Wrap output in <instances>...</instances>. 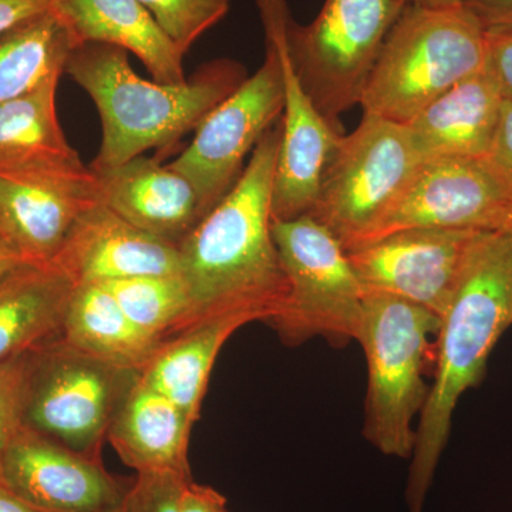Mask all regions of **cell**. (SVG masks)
I'll use <instances>...</instances> for the list:
<instances>
[{
	"mask_svg": "<svg viewBox=\"0 0 512 512\" xmlns=\"http://www.w3.org/2000/svg\"><path fill=\"white\" fill-rule=\"evenodd\" d=\"M281 126L262 136L228 194L178 245L194 325L222 316L269 323L288 298L272 237L271 192Z\"/></svg>",
	"mask_w": 512,
	"mask_h": 512,
	"instance_id": "6da1fadb",
	"label": "cell"
},
{
	"mask_svg": "<svg viewBox=\"0 0 512 512\" xmlns=\"http://www.w3.org/2000/svg\"><path fill=\"white\" fill-rule=\"evenodd\" d=\"M512 326V239L481 231L463 275L440 319L434 349V382L416 429L406 501L423 512L450 436L458 400L484 377L494 346Z\"/></svg>",
	"mask_w": 512,
	"mask_h": 512,
	"instance_id": "7a4b0ae2",
	"label": "cell"
},
{
	"mask_svg": "<svg viewBox=\"0 0 512 512\" xmlns=\"http://www.w3.org/2000/svg\"><path fill=\"white\" fill-rule=\"evenodd\" d=\"M64 74L92 97L99 111L101 144L93 170L173 146L247 79L241 64L220 59L184 83L150 82L134 72L126 50L92 42L74 47Z\"/></svg>",
	"mask_w": 512,
	"mask_h": 512,
	"instance_id": "3957f363",
	"label": "cell"
},
{
	"mask_svg": "<svg viewBox=\"0 0 512 512\" xmlns=\"http://www.w3.org/2000/svg\"><path fill=\"white\" fill-rule=\"evenodd\" d=\"M484 63L485 28L466 6H406L384 40L360 106L406 126Z\"/></svg>",
	"mask_w": 512,
	"mask_h": 512,
	"instance_id": "277c9868",
	"label": "cell"
},
{
	"mask_svg": "<svg viewBox=\"0 0 512 512\" xmlns=\"http://www.w3.org/2000/svg\"><path fill=\"white\" fill-rule=\"evenodd\" d=\"M440 318L400 298L365 293L362 345L367 360L366 440L384 456L412 458L416 446L414 419L429 397L427 367H434L430 336Z\"/></svg>",
	"mask_w": 512,
	"mask_h": 512,
	"instance_id": "5b68a950",
	"label": "cell"
},
{
	"mask_svg": "<svg viewBox=\"0 0 512 512\" xmlns=\"http://www.w3.org/2000/svg\"><path fill=\"white\" fill-rule=\"evenodd\" d=\"M272 237L289 288L284 308L269 322L282 343L323 338L342 348L359 342L365 289L338 238L311 215L272 221Z\"/></svg>",
	"mask_w": 512,
	"mask_h": 512,
	"instance_id": "8992f818",
	"label": "cell"
},
{
	"mask_svg": "<svg viewBox=\"0 0 512 512\" xmlns=\"http://www.w3.org/2000/svg\"><path fill=\"white\" fill-rule=\"evenodd\" d=\"M140 373L74 349L60 336L28 352L23 426L90 457Z\"/></svg>",
	"mask_w": 512,
	"mask_h": 512,
	"instance_id": "52a82bcc",
	"label": "cell"
},
{
	"mask_svg": "<svg viewBox=\"0 0 512 512\" xmlns=\"http://www.w3.org/2000/svg\"><path fill=\"white\" fill-rule=\"evenodd\" d=\"M420 161L406 126L363 114L340 140L308 215L349 251L366 241Z\"/></svg>",
	"mask_w": 512,
	"mask_h": 512,
	"instance_id": "ba28073f",
	"label": "cell"
},
{
	"mask_svg": "<svg viewBox=\"0 0 512 512\" xmlns=\"http://www.w3.org/2000/svg\"><path fill=\"white\" fill-rule=\"evenodd\" d=\"M406 8L400 0H325L311 25L289 23L293 63L320 113L339 116L360 104L390 29Z\"/></svg>",
	"mask_w": 512,
	"mask_h": 512,
	"instance_id": "9c48e42d",
	"label": "cell"
},
{
	"mask_svg": "<svg viewBox=\"0 0 512 512\" xmlns=\"http://www.w3.org/2000/svg\"><path fill=\"white\" fill-rule=\"evenodd\" d=\"M256 5L265 42L274 46L284 80L281 144L271 192L272 221L295 220L312 211L343 134L320 113L293 63L289 46L293 18L288 0H256Z\"/></svg>",
	"mask_w": 512,
	"mask_h": 512,
	"instance_id": "30bf717a",
	"label": "cell"
},
{
	"mask_svg": "<svg viewBox=\"0 0 512 512\" xmlns=\"http://www.w3.org/2000/svg\"><path fill=\"white\" fill-rule=\"evenodd\" d=\"M258 70L195 128L190 146L170 164L197 191L205 217L237 183L242 163L284 109L281 63L271 43Z\"/></svg>",
	"mask_w": 512,
	"mask_h": 512,
	"instance_id": "8fae6325",
	"label": "cell"
},
{
	"mask_svg": "<svg viewBox=\"0 0 512 512\" xmlns=\"http://www.w3.org/2000/svg\"><path fill=\"white\" fill-rule=\"evenodd\" d=\"M99 180L82 158L0 164V234L29 265H50L87 208Z\"/></svg>",
	"mask_w": 512,
	"mask_h": 512,
	"instance_id": "7c38bea8",
	"label": "cell"
},
{
	"mask_svg": "<svg viewBox=\"0 0 512 512\" xmlns=\"http://www.w3.org/2000/svg\"><path fill=\"white\" fill-rule=\"evenodd\" d=\"M511 207L487 158H424L365 242L410 228L498 231Z\"/></svg>",
	"mask_w": 512,
	"mask_h": 512,
	"instance_id": "4fadbf2b",
	"label": "cell"
},
{
	"mask_svg": "<svg viewBox=\"0 0 512 512\" xmlns=\"http://www.w3.org/2000/svg\"><path fill=\"white\" fill-rule=\"evenodd\" d=\"M480 232L402 229L346 252L365 293L403 299L441 319Z\"/></svg>",
	"mask_w": 512,
	"mask_h": 512,
	"instance_id": "5bb4252c",
	"label": "cell"
},
{
	"mask_svg": "<svg viewBox=\"0 0 512 512\" xmlns=\"http://www.w3.org/2000/svg\"><path fill=\"white\" fill-rule=\"evenodd\" d=\"M0 484L45 512H116L131 483L50 437L23 426L0 461Z\"/></svg>",
	"mask_w": 512,
	"mask_h": 512,
	"instance_id": "9a60e30c",
	"label": "cell"
},
{
	"mask_svg": "<svg viewBox=\"0 0 512 512\" xmlns=\"http://www.w3.org/2000/svg\"><path fill=\"white\" fill-rule=\"evenodd\" d=\"M53 264L74 285L180 274L177 245L153 237L97 202L67 235Z\"/></svg>",
	"mask_w": 512,
	"mask_h": 512,
	"instance_id": "2e32d148",
	"label": "cell"
},
{
	"mask_svg": "<svg viewBox=\"0 0 512 512\" xmlns=\"http://www.w3.org/2000/svg\"><path fill=\"white\" fill-rule=\"evenodd\" d=\"M93 171L101 204L153 237L178 247L205 218L190 181L157 158Z\"/></svg>",
	"mask_w": 512,
	"mask_h": 512,
	"instance_id": "e0dca14e",
	"label": "cell"
},
{
	"mask_svg": "<svg viewBox=\"0 0 512 512\" xmlns=\"http://www.w3.org/2000/svg\"><path fill=\"white\" fill-rule=\"evenodd\" d=\"M504 99L487 70L461 80L406 124L421 160L487 158Z\"/></svg>",
	"mask_w": 512,
	"mask_h": 512,
	"instance_id": "ac0fdd59",
	"label": "cell"
},
{
	"mask_svg": "<svg viewBox=\"0 0 512 512\" xmlns=\"http://www.w3.org/2000/svg\"><path fill=\"white\" fill-rule=\"evenodd\" d=\"M79 43H104L133 53L158 83L187 80L184 53L140 0H53Z\"/></svg>",
	"mask_w": 512,
	"mask_h": 512,
	"instance_id": "d6986e66",
	"label": "cell"
},
{
	"mask_svg": "<svg viewBox=\"0 0 512 512\" xmlns=\"http://www.w3.org/2000/svg\"><path fill=\"white\" fill-rule=\"evenodd\" d=\"M194 423L170 399L138 377L111 421L107 440L136 473L191 477L188 444Z\"/></svg>",
	"mask_w": 512,
	"mask_h": 512,
	"instance_id": "ffe728a7",
	"label": "cell"
},
{
	"mask_svg": "<svg viewBox=\"0 0 512 512\" xmlns=\"http://www.w3.org/2000/svg\"><path fill=\"white\" fill-rule=\"evenodd\" d=\"M73 288L55 264L25 265L0 279V363L60 336Z\"/></svg>",
	"mask_w": 512,
	"mask_h": 512,
	"instance_id": "44dd1931",
	"label": "cell"
},
{
	"mask_svg": "<svg viewBox=\"0 0 512 512\" xmlns=\"http://www.w3.org/2000/svg\"><path fill=\"white\" fill-rule=\"evenodd\" d=\"M251 322L247 316H222L195 323L161 345L140 373L141 380L177 404L195 424L222 346Z\"/></svg>",
	"mask_w": 512,
	"mask_h": 512,
	"instance_id": "7402d4cb",
	"label": "cell"
},
{
	"mask_svg": "<svg viewBox=\"0 0 512 512\" xmlns=\"http://www.w3.org/2000/svg\"><path fill=\"white\" fill-rule=\"evenodd\" d=\"M60 338L87 355L138 373L163 345L134 325L101 284L74 285Z\"/></svg>",
	"mask_w": 512,
	"mask_h": 512,
	"instance_id": "603a6c76",
	"label": "cell"
},
{
	"mask_svg": "<svg viewBox=\"0 0 512 512\" xmlns=\"http://www.w3.org/2000/svg\"><path fill=\"white\" fill-rule=\"evenodd\" d=\"M79 40L50 9L0 35V103L30 93L64 74Z\"/></svg>",
	"mask_w": 512,
	"mask_h": 512,
	"instance_id": "cb8c5ba5",
	"label": "cell"
},
{
	"mask_svg": "<svg viewBox=\"0 0 512 512\" xmlns=\"http://www.w3.org/2000/svg\"><path fill=\"white\" fill-rule=\"evenodd\" d=\"M59 79L0 103V164L80 160L57 117Z\"/></svg>",
	"mask_w": 512,
	"mask_h": 512,
	"instance_id": "d4e9b609",
	"label": "cell"
},
{
	"mask_svg": "<svg viewBox=\"0 0 512 512\" xmlns=\"http://www.w3.org/2000/svg\"><path fill=\"white\" fill-rule=\"evenodd\" d=\"M128 319L164 343L194 325V308L181 275H148L103 282Z\"/></svg>",
	"mask_w": 512,
	"mask_h": 512,
	"instance_id": "484cf974",
	"label": "cell"
},
{
	"mask_svg": "<svg viewBox=\"0 0 512 512\" xmlns=\"http://www.w3.org/2000/svg\"><path fill=\"white\" fill-rule=\"evenodd\" d=\"M165 35L187 53L227 15L231 0H140Z\"/></svg>",
	"mask_w": 512,
	"mask_h": 512,
	"instance_id": "4316f807",
	"label": "cell"
},
{
	"mask_svg": "<svg viewBox=\"0 0 512 512\" xmlns=\"http://www.w3.org/2000/svg\"><path fill=\"white\" fill-rule=\"evenodd\" d=\"M28 352L0 363V461L23 427Z\"/></svg>",
	"mask_w": 512,
	"mask_h": 512,
	"instance_id": "83f0119b",
	"label": "cell"
},
{
	"mask_svg": "<svg viewBox=\"0 0 512 512\" xmlns=\"http://www.w3.org/2000/svg\"><path fill=\"white\" fill-rule=\"evenodd\" d=\"M192 477L177 473H138L126 495L123 512H180L184 485Z\"/></svg>",
	"mask_w": 512,
	"mask_h": 512,
	"instance_id": "f1b7e54d",
	"label": "cell"
},
{
	"mask_svg": "<svg viewBox=\"0 0 512 512\" xmlns=\"http://www.w3.org/2000/svg\"><path fill=\"white\" fill-rule=\"evenodd\" d=\"M484 69L503 99L512 101V28L485 29Z\"/></svg>",
	"mask_w": 512,
	"mask_h": 512,
	"instance_id": "f546056e",
	"label": "cell"
},
{
	"mask_svg": "<svg viewBox=\"0 0 512 512\" xmlns=\"http://www.w3.org/2000/svg\"><path fill=\"white\" fill-rule=\"evenodd\" d=\"M487 160L512 197V101L504 100Z\"/></svg>",
	"mask_w": 512,
	"mask_h": 512,
	"instance_id": "4dcf8cb0",
	"label": "cell"
},
{
	"mask_svg": "<svg viewBox=\"0 0 512 512\" xmlns=\"http://www.w3.org/2000/svg\"><path fill=\"white\" fill-rule=\"evenodd\" d=\"M227 510V498L210 485L198 484L194 480L187 481L184 485L180 512H225Z\"/></svg>",
	"mask_w": 512,
	"mask_h": 512,
	"instance_id": "1f68e13d",
	"label": "cell"
},
{
	"mask_svg": "<svg viewBox=\"0 0 512 512\" xmlns=\"http://www.w3.org/2000/svg\"><path fill=\"white\" fill-rule=\"evenodd\" d=\"M53 0H0V35L52 9Z\"/></svg>",
	"mask_w": 512,
	"mask_h": 512,
	"instance_id": "d6a6232c",
	"label": "cell"
},
{
	"mask_svg": "<svg viewBox=\"0 0 512 512\" xmlns=\"http://www.w3.org/2000/svg\"><path fill=\"white\" fill-rule=\"evenodd\" d=\"M485 29L512 28V0H463Z\"/></svg>",
	"mask_w": 512,
	"mask_h": 512,
	"instance_id": "836d02e7",
	"label": "cell"
},
{
	"mask_svg": "<svg viewBox=\"0 0 512 512\" xmlns=\"http://www.w3.org/2000/svg\"><path fill=\"white\" fill-rule=\"evenodd\" d=\"M25 265L29 264L22 258V255L8 241L0 239V279Z\"/></svg>",
	"mask_w": 512,
	"mask_h": 512,
	"instance_id": "e575fe53",
	"label": "cell"
},
{
	"mask_svg": "<svg viewBox=\"0 0 512 512\" xmlns=\"http://www.w3.org/2000/svg\"><path fill=\"white\" fill-rule=\"evenodd\" d=\"M0 512H45L8 490L5 485L0 484Z\"/></svg>",
	"mask_w": 512,
	"mask_h": 512,
	"instance_id": "d590c367",
	"label": "cell"
},
{
	"mask_svg": "<svg viewBox=\"0 0 512 512\" xmlns=\"http://www.w3.org/2000/svg\"><path fill=\"white\" fill-rule=\"evenodd\" d=\"M406 6H417V8L444 9L454 8L463 5V0H400Z\"/></svg>",
	"mask_w": 512,
	"mask_h": 512,
	"instance_id": "8d00e7d4",
	"label": "cell"
},
{
	"mask_svg": "<svg viewBox=\"0 0 512 512\" xmlns=\"http://www.w3.org/2000/svg\"><path fill=\"white\" fill-rule=\"evenodd\" d=\"M497 232H503V234L508 235L512 239V207L505 214L503 224H501Z\"/></svg>",
	"mask_w": 512,
	"mask_h": 512,
	"instance_id": "74e56055",
	"label": "cell"
},
{
	"mask_svg": "<svg viewBox=\"0 0 512 512\" xmlns=\"http://www.w3.org/2000/svg\"><path fill=\"white\" fill-rule=\"evenodd\" d=\"M0 239H5V238L2 237V234H0ZM5 241H6V239H5Z\"/></svg>",
	"mask_w": 512,
	"mask_h": 512,
	"instance_id": "f35d334b",
	"label": "cell"
},
{
	"mask_svg": "<svg viewBox=\"0 0 512 512\" xmlns=\"http://www.w3.org/2000/svg\"><path fill=\"white\" fill-rule=\"evenodd\" d=\"M116 512H123V510H119V511H116Z\"/></svg>",
	"mask_w": 512,
	"mask_h": 512,
	"instance_id": "ab89813d",
	"label": "cell"
},
{
	"mask_svg": "<svg viewBox=\"0 0 512 512\" xmlns=\"http://www.w3.org/2000/svg\"><path fill=\"white\" fill-rule=\"evenodd\" d=\"M225 512H229V511L227 510V511H225Z\"/></svg>",
	"mask_w": 512,
	"mask_h": 512,
	"instance_id": "60d3db41",
	"label": "cell"
}]
</instances>
